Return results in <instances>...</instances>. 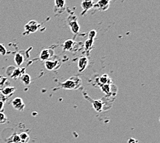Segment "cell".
Wrapping results in <instances>:
<instances>
[{
    "label": "cell",
    "instance_id": "5",
    "mask_svg": "<svg viewBox=\"0 0 160 143\" xmlns=\"http://www.w3.org/2000/svg\"><path fill=\"white\" fill-rule=\"evenodd\" d=\"M53 55V51L51 49H44L40 53V59L42 61H47Z\"/></svg>",
    "mask_w": 160,
    "mask_h": 143
},
{
    "label": "cell",
    "instance_id": "3",
    "mask_svg": "<svg viewBox=\"0 0 160 143\" xmlns=\"http://www.w3.org/2000/svg\"><path fill=\"white\" fill-rule=\"evenodd\" d=\"M62 88L64 89H75L78 88V85L76 81H75L74 80L71 79L68 80L64 83H62Z\"/></svg>",
    "mask_w": 160,
    "mask_h": 143
},
{
    "label": "cell",
    "instance_id": "20",
    "mask_svg": "<svg viewBox=\"0 0 160 143\" xmlns=\"http://www.w3.org/2000/svg\"><path fill=\"white\" fill-rule=\"evenodd\" d=\"M7 116L4 113L0 112V124H4L7 122Z\"/></svg>",
    "mask_w": 160,
    "mask_h": 143
},
{
    "label": "cell",
    "instance_id": "13",
    "mask_svg": "<svg viewBox=\"0 0 160 143\" xmlns=\"http://www.w3.org/2000/svg\"><path fill=\"white\" fill-rule=\"evenodd\" d=\"M92 107L96 112H101L103 107V103L99 100H96L92 102Z\"/></svg>",
    "mask_w": 160,
    "mask_h": 143
},
{
    "label": "cell",
    "instance_id": "4",
    "mask_svg": "<svg viewBox=\"0 0 160 143\" xmlns=\"http://www.w3.org/2000/svg\"><path fill=\"white\" fill-rule=\"evenodd\" d=\"M111 0H99L98 2L95 4V7L98 8L100 11H106L110 6Z\"/></svg>",
    "mask_w": 160,
    "mask_h": 143
},
{
    "label": "cell",
    "instance_id": "7",
    "mask_svg": "<svg viewBox=\"0 0 160 143\" xmlns=\"http://www.w3.org/2000/svg\"><path fill=\"white\" fill-rule=\"evenodd\" d=\"M81 5L84 12H86L95 6L93 0H83Z\"/></svg>",
    "mask_w": 160,
    "mask_h": 143
},
{
    "label": "cell",
    "instance_id": "12",
    "mask_svg": "<svg viewBox=\"0 0 160 143\" xmlns=\"http://www.w3.org/2000/svg\"><path fill=\"white\" fill-rule=\"evenodd\" d=\"M14 60H15V62L16 65L18 66H20L24 61V56L20 54V53H17V54L15 56Z\"/></svg>",
    "mask_w": 160,
    "mask_h": 143
},
{
    "label": "cell",
    "instance_id": "14",
    "mask_svg": "<svg viewBox=\"0 0 160 143\" xmlns=\"http://www.w3.org/2000/svg\"><path fill=\"white\" fill-rule=\"evenodd\" d=\"M19 136L20 138V141H21L22 143H28V141H30V136L27 133L22 132L19 135Z\"/></svg>",
    "mask_w": 160,
    "mask_h": 143
},
{
    "label": "cell",
    "instance_id": "2",
    "mask_svg": "<svg viewBox=\"0 0 160 143\" xmlns=\"http://www.w3.org/2000/svg\"><path fill=\"white\" fill-rule=\"evenodd\" d=\"M12 106L14 107L16 110L18 111H23L25 107V104L24 103L22 98L18 97L12 100L11 102Z\"/></svg>",
    "mask_w": 160,
    "mask_h": 143
},
{
    "label": "cell",
    "instance_id": "18",
    "mask_svg": "<svg viewBox=\"0 0 160 143\" xmlns=\"http://www.w3.org/2000/svg\"><path fill=\"white\" fill-rule=\"evenodd\" d=\"M92 45H93V39H88V40H86V41L85 42V48L86 50H88L89 49H91L92 48Z\"/></svg>",
    "mask_w": 160,
    "mask_h": 143
},
{
    "label": "cell",
    "instance_id": "26",
    "mask_svg": "<svg viewBox=\"0 0 160 143\" xmlns=\"http://www.w3.org/2000/svg\"><path fill=\"white\" fill-rule=\"evenodd\" d=\"M4 107V103L2 101H0V111H2Z\"/></svg>",
    "mask_w": 160,
    "mask_h": 143
},
{
    "label": "cell",
    "instance_id": "1",
    "mask_svg": "<svg viewBox=\"0 0 160 143\" xmlns=\"http://www.w3.org/2000/svg\"><path fill=\"white\" fill-rule=\"evenodd\" d=\"M39 27V25L36 21H31L25 26V31L27 34L35 32L38 31Z\"/></svg>",
    "mask_w": 160,
    "mask_h": 143
},
{
    "label": "cell",
    "instance_id": "23",
    "mask_svg": "<svg viewBox=\"0 0 160 143\" xmlns=\"http://www.w3.org/2000/svg\"><path fill=\"white\" fill-rule=\"evenodd\" d=\"M97 35V32L95 31H91V32H89V35H88V39H94V38L95 37V36Z\"/></svg>",
    "mask_w": 160,
    "mask_h": 143
},
{
    "label": "cell",
    "instance_id": "11",
    "mask_svg": "<svg viewBox=\"0 0 160 143\" xmlns=\"http://www.w3.org/2000/svg\"><path fill=\"white\" fill-rule=\"evenodd\" d=\"M69 25L71 26V31L75 33V34H77V33L79 32V25L78 24V22L77 21H72L71 22H69Z\"/></svg>",
    "mask_w": 160,
    "mask_h": 143
},
{
    "label": "cell",
    "instance_id": "19",
    "mask_svg": "<svg viewBox=\"0 0 160 143\" xmlns=\"http://www.w3.org/2000/svg\"><path fill=\"white\" fill-rule=\"evenodd\" d=\"M21 74H22L21 70H20V69H18V68H15L14 69V71H13V72H12V74L11 75V77L13 78V79L18 78L19 76L21 75Z\"/></svg>",
    "mask_w": 160,
    "mask_h": 143
},
{
    "label": "cell",
    "instance_id": "22",
    "mask_svg": "<svg viewBox=\"0 0 160 143\" xmlns=\"http://www.w3.org/2000/svg\"><path fill=\"white\" fill-rule=\"evenodd\" d=\"M6 54V49L3 44H0V55H5Z\"/></svg>",
    "mask_w": 160,
    "mask_h": 143
},
{
    "label": "cell",
    "instance_id": "24",
    "mask_svg": "<svg viewBox=\"0 0 160 143\" xmlns=\"http://www.w3.org/2000/svg\"><path fill=\"white\" fill-rule=\"evenodd\" d=\"M20 141V138H19V135H14L12 136V141L11 142L13 143V142H19Z\"/></svg>",
    "mask_w": 160,
    "mask_h": 143
},
{
    "label": "cell",
    "instance_id": "9",
    "mask_svg": "<svg viewBox=\"0 0 160 143\" xmlns=\"http://www.w3.org/2000/svg\"><path fill=\"white\" fill-rule=\"evenodd\" d=\"M65 0H55V11H62L65 8Z\"/></svg>",
    "mask_w": 160,
    "mask_h": 143
},
{
    "label": "cell",
    "instance_id": "27",
    "mask_svg": "<svg viewBox=\"0 0 160 143\" xmlns=\"http://www.w3.org/2000/svg\"><path fill=\"white\" fill-rule=\"evenodd\" d=\"M13 143H22L21 141H19V142H13Z\"/></svg>",
    "mask_w": 160,
    "mask_h": 143
},
{
    "label": "cell",
    "instance_id": "25",
    "mask_svg": "<svg viewBox=\"0 0 160 143\" xmlns=\"http://www.w3.org/2000/svg\"><path fill=\"white\" fill-rule=\"evenodd\" d=\"M137 142H138V141H137L136 139L133 138H129L128 141V143H137Z\"/></svg>",
    "mask_w": 160,
    "mask_h": 143
},
{
    "label": "cell",
    "instance_id": "8",
    "mask_svg": "<svg viewBox=\"0 0 160 143\" xmlns=\"http://www.w3.org/2000/svg\"><path fill=\"white\" fill-rule=\"evenodd\" d=\"M58 64V61H55V60H47L45 62V66L46 68L48 70H53Z\"/></svg>",
    "mask_w": 160,
    "mask_h": 143
},
{
    "label": "cell",
    "instance_id": "10",
    "mask_svg": "<svg viewBox=\"0 0 160 143\" xmlns=\"http://www.w3.org/2000/svg\"><path fill=\"white\" fill-rule=\"evenodd\" d=\"M75 45V43L74 41H73V40L68 39L64 42V48L65 50L71 51V50H72L73 48H74Z\"/></svg>",
    "mask_w": 160,
    "mask_h": 143
},
{
    "label": "cell",
    "instance_id": "15",
    "mask_svg": "<svg viewBox=\"0 0 160 143\" xmlns=\"http://www.w3.org/2000/svg\"><path fill=\"white\" fill-rule=\"evenodd\" d=\"M21 80L23 82V83H24L25 85H29L31 84V76H30L29 74H23L21 76Z\"/></svg>",
    "mask_w": 160,
    "mask_h": 143
},
{
    "label": "cell",
    "instance_id": "6",
    "mask_svg": "<svg viewBox=\"0 0 160 143\" xmlns=\"http://www.w3.org/2000/svg\"><path fill=\"white\" fill-rule=\"evenodd\" d=\"M88 64V59L85 57V56H83L81 57L78 61V69L79 72H83L84 69L87 68Z\"/></svg>",
    "mask_w": 160,
    "mask_h": 143
},
{
    "label": "cell",
    "instance_id": "16",
    "mask_svg": "<svg viewBox=\"0 0 160 143\" xmlns=\"http://www.w3.org/2000/svg\"><path fill=\"white\" fill-rule=\"evenodd\" d=\"M15 91V89L14 88H6L2 90V93L4 95H10L12 94V93H13Z\"/></svg>",
    "mask_w": 160,
    "mask_h": 143
},
{
    "label": "cell",
    "instance_id": "17",
    "mask_svg": "<svg viewBox=\"0 0 160 143\" xmlns=\"http://www.w3.org/2000/svg\"><path fill=\"white\" fill-rule=\"evenodd\" d=\"M108 81H109V78H108V75H106V74L102 75L101 77L99 78V82L101 83V84H102V85L107 84Z\"/></svg>",
    "mask_w": 160,
    "mask_h": 143
},
{
    "label": "cell",
    "instance_id": "21",
    "mask_svg": "<svg viewBox=\"0 0 160 143\" xmlns=\"http://www.w3.org/2000/svg\"><path fill=\"white\" fill-rule=\"evenodd\" d=\"M102 90L106 94H108L110 93V91H111V88H110V85L109 84H104L102 85Z\"/></svg>",
    "mask_w": 160,
    "mask_h": 143
}]
</instances>
